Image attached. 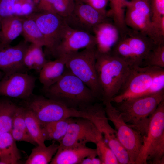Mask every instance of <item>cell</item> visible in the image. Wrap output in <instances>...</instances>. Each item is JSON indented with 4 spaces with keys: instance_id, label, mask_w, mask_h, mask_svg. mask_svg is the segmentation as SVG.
<instances>
[{
    "instance_id": "1",
    "label": "cell",
    "mask_w": 164,
    "mask_h": 164,
    "mask_svg": "<svg viewBox=\"0 0 164 164\" xmlns=\"http://www.w3.org/2000/svg\"><path fill=\"white\" fill-rule=\"evenodd\" d=\"M44 92L46 97L77 110L85 109L99 101L92 91L66 68L61 78Z\"/></svg>"
},
{
    "instance_id": "2",
    "label": "cell",
    "mask_w": 164,
    "mask_h": 164,
    "mask_svg": "<svg viewBox=\"0 0 164 164\" xmlns=\"http://www.w3.org/2000/svg\"><path fill=\"white\" fill-rule=\"evenodd\" d=\"M96 68L102 93L103 104L111 102L124 84L132 68L111 52H97Z\"/></svg>"
},
{
    "instance_id": "3",
    "label": "cell",
    "mask_w": 164,
    "mask_h": 164,
    "mask_svg": "<svg viewBox=\"0 0 164 164\" xmlns=\"http://www.w3.org/2000/svg\"><path fill=\"white\" fill-rule=\"evenodd\" d=\"M163 99L164 90L115 103V107L125 121L143 137L146 133L151 117Z\"/></svg>"
},
{
    "instance_id": "4",
    "label": "cell",
    "mask_w": 164,
    "mask_h": 164,
    "mask_svg": "<svg viewBox=\"0 0 164 164\" xmlns=\"http://www.w3.org/2000/svg\"><path fill=\"white\" fill-rule=\"evenodd\" d=\"M155 44L147 36L128 28L120 35L111 52L131 68H135L141 66Z\"/></svg>"
},
{
    "instance_id": "5",
    "label": "cell",
    "mask_w": 164,
    "mask_h": 164,
    "mask_svg": "<svg viewBox=\"0 0 164 164\" xmlns=\"http://www.w3.org/2000/svg\"><path fill=\"white\" fill-rule=\"evenodd\" d=\"M96 47L94 46L72 53L67 56L66 66L102 101V93L96 68Z\"/></svg>"
},
{
    "instance_id": "6",
    "label": "cell",
    "mask_w": 164,
    "mask_h": 164,
    "mask_svg": "<svg viewBox=\"0 0 164 164\" xmlns=\"http://www.w3.org/2000/svg\"><path fill=\"white\" fill-rule=\"evenodd\" d=\"M26 107L34 114L41 126L47 123L70 118L91 120L89 111L69 108L61 103L43 96L33 94L26 99Z\"/></svg>"
},
{
    "instance_id": "7",
    "label": "cell",
    "mask_w": 164,
    "mask_h": 164,
    "mask_svg": "<svg viewBox=\"0 0 164 164\" xmlns=\"http://www.w3.org/2000/svg\"><path fill=\"white\" fill-rule=\"evenodd\" d=\"M103 104L108 120L114 126L118 140L128 152L131 164H135L142 145V136L125 121L111 102Z\"/></svg>"
},
{
    "instance_id": "8",
    "label": "cell",
    "mask_w": 164,
    "mask_h": 164,
    "mask_svg": "<svg viewBox=\"0 0 164 164\" xmlns=\"http://www.w3.org/2000/svg\"><path fill=\"white\" fill-rule=\"evenodd\" d=\"M125 7V22L128 27L147 36L156 44L164 43L152 24L149 0H126Z\"/></svg>"
},
{
    "instance_id": "9",
    "label": "cell",
    "mask_w": 164,
    "mask_h": 164,
    "mask_svg": "<svg viewBox=\"0 0 164 164\" xmlns=\"http://www.w3.org/2000/svg\"><path fill=\"white\" fill-rule=\"evenodd\" d=\"M164 70V68L152 67L132 68L124 84L111 102L118 103L128 99L143 96L155 77Z\"/></svg>"
},
{
    "instance_id": "10",
    "label": "cell",
    "mask_w": 164,
    "mask_h": 164,
    "mask_svg": "<svg viewBox=\"0 0 164 164\" xmlns=\"http://www.w3.org/2000/svg\"><path fill=\"white\" fill-rule=\"evenodd\" d=\"M135 164H146L149 154L164 149V99L151 117Z\"/></svg>"
},
{
    "instance_id": "11",
    "label": "cell",
    "mask_w": 164,
    "mask_h": 164,
    "mask_svg": "<svg viewBox=\"0 0 164 164\" xmlns=\"http://www.w3.org/2000/svg\"><path fill=\"white\" fill-rule=\"evenodd\" d=\"M103 138L95 124L91 120L83 118H71L67 132L59 142V147L67 148L95 144Z\"/></svg>"
},
{
    "instance_id": "12",
    "label": "cell",
    "mask_w": 164,
    "mask_h": 164,
    "mask_svg": "<svg viewBox=\"0 0 164 164\" xmlns=\"http://www.w3.org/2000/svg\"><path fill=\"white\" fill-rule=\"evenodd\" d=\"M96 45L95 39L93 34L74 29L66 24L59 41L51 55L56 59Z\"/></svg>"
},
{
    "instance_id": "13",
    "label": "cell",
    "mask_w": 164,
    "mask_h": 164,
    "mask_svg": "<svg viewBox=\"0 0 164 164\" xmlns=\"http://www.w3.org/2000/svg\"><path fill=\"white\" fill-rule=\"evenodd\" d=\"M29 16L36 22L44 37L47 52L51 54L57 45L66 24L64 18L51 12H36Z\"/></svg>"
},
{
    "instance_id": "14",
    "label": "cell",
    "mask_w": 164,
    "mask_h": 164,
    "mask_svg": "<svg viewBox=\"0 0 164 164\" xmlns=\"http://www.w3.org/2000/svg\"><path fill=\"white\" fill-rule=\"evenodd\" d=\"M36 79L27 73L5 74L0 81V96L26 99L33 94Z\"/></svg>"
},
{
    "instance_id": "15",
    "label": "cell",
    "mask_w": 164,
    "mask_h": 164,
    "mask_svg": "<svg viewBox=\"0 0 164 164\" xmlns=\"http://www.w3.org/2000/svg\"><path fill=\"white\" fill-rule=\"evenodd\" d=\"M107 16L79 0L70 15L64 18L66 24L74 29L93 34L94 28L106 20Z\"/></svg>"
},
{
    "instance_id": "16",
    "label": "cell",
    "mask_w": 164,
    "mask_h": 164,
    "mask_svg": "<svg viewBox=\"0 0 164 164\" xmlns=\"http://www.w3.org/2000/svg\"><path fill=\"white\" fill-rule=\"evenodd\" d=\"M104 106L101 105L97 109L92 121L102 134L104 139L115 155L119 162L123 164L129 160L128 152L121 144L115 129L109 125Z\"/></svg>"
},
{
    "instance_id": "17",
    "label": "cell",
    "mask_w": 164,
    "mask_h": 164,
    "mask_svg": "<svg viewBox=\"0 0 164 164\" xmlns=\"http://www.w3.org/2000/svg\"><path fill=\"white\" fill-rule=\"evenodd\" d=\"M29 45L25 40L13 46L0 45V70L5 74L26 73L24 59Z\"/></svg>"
},
{
    "instance_id": "18",
    "label": "cell",
    "mask_w": 164,
    "mask_h": 164,
    "mask_svg": "<svg viewBox=\"0 0 164 164\" xmlns=\"http://www.w3.org/2000/svg\"><path fill=\"white\" fill-rule=\"evenodd\" d=\"M93 33L95 39L96 52L101 53L111 52L120 37L118 28L113 22L107 19L96 26Z\"/></svg>"
},
{
    "instance_id": "19",
    "label": "cell",
    "mask_w": 164,
    "mask_h": 164,
    "mask_svg": "<svg viewBox=\"0 0 164 164\" xmlns=\"http://www.w3.org/2000/svg\"><path fill=\"white\" fill-rule=\"evenodd\" d=\"M97 156L96 149L82 146L59 148L53 158L51 164H78L86 157Z\"/></svg>"
},
{
    "instance_id": "20",
    "label": "cell",
    "mask_w": 164,
    "mask_h": 164,
    "mask_svg": "<svg viewBox=\"0 0 164 164\" xmlns=\"http://www.w3.org/2000/svg\"><path fill=\"white\" fill-rule=\"evenodd\" d=\"M67 57H60L53 61L48 60L43 66L39 73V80L43 85L44 92L62 77L66 70Z\"/></svg>"
},
{
    "instance_id": "21",
    "label": "cell",
    "mask_w": 164,
    "mask_h": 164,
    "mask_svg": "<svg viewBox=\"0 0 164 164\" xmlns=\"http://www.w3.org/2000/svg\"><path fill=\"white\" fill-rule=\"evenodd\" d=\"M23 17L15 15L7 17L0 22V45L5 46L10 43L22 31Z\"/></svg>"
},
{
    "instance_id": "22",
    "label": "cell",
    "mask_w": 164,
    "mask_h": 164,
    "mask_svg": "<svg viewBox=\"0 0 164 164\" xmlns=\"http://www.w3.org/2000/svg\"><path fill=\"white\" fill-rule=\"evenodd\" d=\"M20 158L15 141L10 133H0V162L2 164H17Z\"/></svg>"
},
{
    "instance_id": "23",
    "label": "cell",
    "mask_w": 164,
    "mask_h": 164,
    "mask_svg": "<svg viewBox=\"0 0 164 164\" xmlns=\"http://www.w3.org/2000/svg\"><path fill=\"white\" fill-rule=\"evenodd\" d=\"M42 47L33 43L29 45L24 59L25 66L28 70H33L39 73L48 61Z\"/></svg>"
},
{
    "instance_id": "24",
    "label": "cell",
    "mask_w": 164,
    "mask_h": 164,
    "mask_svg": "<svg viewBox=\"0 0 164 164\" xmlns=\"http://www.w3.org/2000/svg\"><path fill=\"white\" fill-rule=\"evenodd\" d=\"M59 145L53 143L48 146H38L32 149L26 164H47L50 163L56 152Z\"/></svg>"
},
{
    "instance_id": "25",
    "label": "cell",
    "mask_w": 164,
    "mask_h": 164,
    "mask_svg": "<svg viewBox=\"0 0 164 164\" xmlns=\"http://www.w3.org/2000/svg\"><path fill=\"white\" fill-rule=\"evenodd\" d=\"M71 118L50 122L42 126L43 134L45 141H60L67 132Z\"/></svg>"
},
{
    "instance_id": "26",
    "label": "cell",
    "mask_w": 164,
    "mask_h": 164,
    "mask_svg": "<svg viewBox=\"0 0 164 164\" xmlns=\"http://www.w3.org/2000/svg\"><path fill=\"white\" fill-rule=\"evenodd\" d=\"M22 34L26 42L45 46L46 43L43 34L35 21L29 15L23 17Z\"/></svg>"
},
{
    "instance_id": "27",
    "label": "cell",
    "mask_w": 164,
    "mask_h": 164,
    "mask_svg": "<svg viewBox=\"0 0 164 164\" xmlns=\"http://www.w3.org/2000/svg\"><path fill=\"white\" fill-rule=\"evenodd\" d=\"M108 0L110 2V9L107 11V16L112 18L113 22L121 34L128 28L125 22V5L127 0Z\"/></svg>"
},
{
    "instance_id": "28",
    "label": "cell",
    "mask_w": 164,
    "mask_h": 164,
    "mask_svg": "<svg viewBox=\"0 0 164 164\" xmlns=\"http://www.w3.org/2000/svg\"><path fill=\"white\" fill-rule=\"evenodd\" d=\"M18 106L6 98L0 99V133L10 132L14 115Z\"/></svg>"
},
{
    "instance_id": "29",
    "label": "cell",
    "mask_w": 164,
    "mask_h": 164,
    "mask_svg": "<svg viewBox=\"0 0 164 164\" xmlns=\"http://www.w3.org/2000/svg\"><path fill=\"white\" fill-rule=\"evenodd\" d=\"M25 108V119L27 131L37 145L45 146L42 126L33 113Z\"/></svg>"
},
{
    "instance_id": "30",
    "label": "cell",
    "mask_w": 164,
    "mask_h": 164,
    "mask_svg": "<svg viewBox=\"0 0 164 164\" xmlns=\"http://www.w3.org/2000/svg\"><path fill=\"white\" fill-rule=\"evenodd\" d=\"M152 24L157 35L164 36V0H149Z\"/></svg>"
},
{
    "instance_id": "31",
    "label": "cell",
    "mask_w": 164,
    "mask_h": 164,
    "mask_svg": "<svg viewBox=\"0 0 164 164\" xmlns=\"http://www.w3.org/2000/svg\"><path fill=\"white\" fill-rule=\"evenodd\" d=\"M141 67L164 68V43L154 46L143 61Z\"/></svg>"
},
{
    "instance_id": "32",
    "label": "cell",
    "mask_w": 164,
    "mask_h": 164,
    "mask_svg": "<svg viewBox=\"0 0 164 164\" xmlns=\"http://www.w3.org/2000/svg\"><path fill=\"white\" fill-rule=\"evenodd\" d=\"M97 156L102 164H118L119 163L113 151L103 138L95 144Z\"/></svg>"
},
{
    "instance_id": "33",
    "label": "cell",
    "mask_w": 164,
    "mask_h": 164,
    "mask_svg": "<svg viewBox=\"0 0 164 164\" xmlns=\"http://www.w3.org/2000/svg\"><path fill=\"white\" fill-rule=\"evenodd\" d=\"M75 3V0H55L53 7L56 13L65 18L72 13Z\"/></svg>"
},
{
    "instance_id": "34",
    "label": "cell",
    "mask_w": 164,
    "mask_h": 164,
    "mask_svg": "<svg viewBox=\"0 0 164 164\" xmlns=\"http://www.w3.org/2000/svg\"><path fill=\"white\" fill-rule=\"evenodd\" d=\"M25 107L18 106L13 116L12 128L29 133L25 119Z\"/></svg>"
},
{
    "instance_id": "35",
    "label": "cell",
    "mask_w": 164,
    "mask_h": 164,
    "mask_svg": "<svg viewBox=\"0 0 164 164\" xmlns=\"http://www.w3.org/2000/svg\"><path fill=\"white\" fill-rule=\"evenodd\" d=\"M163 90H164V70L155 77L149 89L143 96L156 93Z\"/></svg>"
},
{
    "instance_id": "36",
    "label": "cell",
    "mask_w": 164,
    "mask_h": 164,
    "mask_svg": "<svg viewBox=\"0 0 164 164\" xmlns=\"http://www.w3.org/2000/svg\"><path fill=\"white\" fill-rule=\"evenodd\" d=\"M16 0H0V22L3 19L14 14Z\"/></svg>"
},
{
    "instance_id": "37",
    "label": "cell",
    "mask_w": 164,
    "mask_h": 164,
    "mask_svg": "<svg viewBox=\"0 0 164 164\" xmlns=\"http://www.w3.org/2000/svg\"><path fill=\"white\" fill-rule=\"evenodd\" d=\"M10 132L15 141H24L34 145H37L29 133L14 128H12Z\"/></svg>"
},
{
    "instance_id": "38",
    "label": "cell",
    "mask_w": 164,
    "mask_h": 164,
    "mask_svg": "<svg viewBox=\"0 0 164 164\" xmlns=\"http://www.w3.org/2000/svg\"><path fill=\"white\" fill-rule=\"evenodd\" d=\"M92 6L101 13L107 16L106 8L108 0H79Z\"/></svg>"
},
{
    "instance_id": "39",
    "label": "cell",
    "mask_w": 164,
    "mask_h": 164,
    "mask_svg": "<svg viewBox=\"0 0 164 164\" xmlns=\"http://www.w3.org/2000/svg\"><path fill=\"white\" fill-rule=\"evenodd\" d=\"M38 11L55 13L53 4L55 0H39Z\"/></svg>"
},
{
    "instance_id": "40",
    "label": "cell",
    "mask_w": 164,
    "mask_h": 164,
    "mask_svg": "<svg viewBox=\"0 0 164 164\" xmlns=\"http://www.w3.org/2000/svg\"><path fill=\"white\" fill-rule=\"evenodd\" d=\"M80 164H102V163L100 159L96 158V156H91L84 159Z\"/></svg>"
},
{
    "instance_id": "41",
    "label": "cell",
    "mask_w": 164,
    "mask_h": 164,
    "mask_svg": "<svg viewBox=\"0 0 164 164\" xmlns=\"http://www.w3.org/2000/svg\"><path fill=\"white\" fill-rule=\"evenodd\" d=\"M5 73L2 71L0 70V81L3 77Z\"/></svg>"
},
{
    "instance_id": "42",
    "label": "cell",
    "mask_w": 164,
    "mask_h": 164,
    "mask_svg": "<svg viewBox=\"0 0 164 164\" xmlns=\"http://www.w3.org/2000/svg\"><path fill=\"white\" fill-rule=\"evenodd\" d=\"M75 0V2H77L79 1V0Z\"/></svg>"
},
{
    "instance_id": "43",
    "label": "cell",
    "mask_w": 164,
    "mask_h": 164,
    "mask_svg": "<svg viewBox=\"0 0 164 164\" xmlns=\"http://www.w3.org/2000/svg\"><path fill=\"white\" fill-rule=\"evenodd\" d=\"M0 164H2L1 163V162H0Z\"/></svg>"
},
{
    "instance_id": "44",
    "label": "cell",
    "mask_w": 164,
    "mask_h": 164,
    "mask_svg": "<svg viewBox=\"0 0 164 164\" xmlns=\"http://www.w3.org/2000/svg\"></svg>"
}]
</instances>
